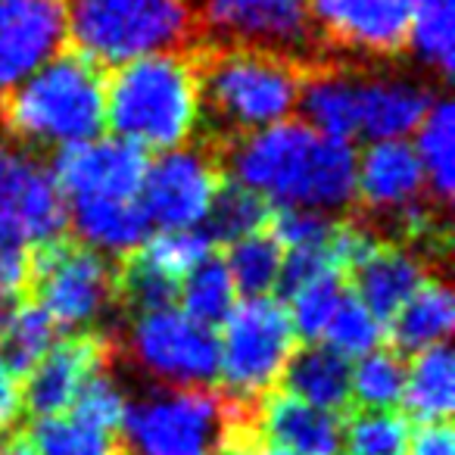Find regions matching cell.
Returning a JSON list of instances; mask_svg holds the SVG:
<instances>
[{
    "label": "cell",
    "mask_w": 455,
    "mask_h": 455,
    "mask_svg": "<svg viewBox=\"0 0 455 455\" xmlns=\"http://www.w3.org/2000/svg\"><path fill=\"white\" fill-rule=\"evenodd\" d=\"M237 184L266 196L275 209H309L331 215L355 200V150L306 122H281L215 153Z\"/></svg>",
    "instance_id": "1"
},
{
    "label": "cell",
    "mask_w": 455,
    "mask_h": 455,
    "mask_svg": "<svg viewBox=\"0 0 455 455\" xmlns=\"http://www.w3.org/2000/svg\"><path fill=\"white\" fill-rule=\"evenodd\" d=\"M194 57L200 82V113L212 125L209 150L287 122L297 109L309 66L291 57L250 47H200Z\"/></svg>",
    "instance_id": "2"
},
{
    "label": "cell",
    "mask_w": 455,
    "mask_h": 455,
    "mask_svg": "<svg viewBox=\"0 0 455 455\" xmlns=\"http://www.w3.org/2000/svg\"><path fill=\"white\" fill-rule=\"evenodd\" d=\"M200 122V82L190 53H153L107 78V125L140 150H175Z\"/></svg>",
    "instance_id": "3"
},
{
    "label": "cell",
    "mask_w": 455,
    "mask_h": 455,
    "mask_svg": "<svg viewBox=\"0 0 455 455\" xmlns=\"http://www.w3.org/2000/svg\"><path fill=\"white\" fill-rule=\"evenodd\" d=\"M4 125L28 144L72 147L107 128V72L78 51H63L0 97Z\"/></svg>",
    "instance_id": "4"
},
{
    "label": "cell",
    "mask_w": 455,
    "mask_h": 455,
    "mask_svg": "<svg viewBox=\"0 0 455 455\" xmlns=\"http://www.w3.org/2000/svg\"><path fill=\"white\" fill-rule=\"evenodd\" d=\"M241 427H259V409L219 390H153L128 403L119 455H212Z\"/></svg>",
    "instance_id": "5"
},
{
    "label": "cell",
    "mask_w": 455,
    "mask_h": 455,
    "mask_svg": "<svg viewBox=\"0 0 455 455\" xmlns=\"http://www.w3.org/2000/svg\"><path fill=\"white\" fill-rule=\"evenodd\" d=\"M72 51L100 69L153 53H181L200 32L188 0H69Z\"/></svg>",
    "instance_id": "6"
},
{
    "label": "cell",
    "mask_w": 455,
    "mask_h": 455,
    "mask_svg": "<svg viewBox=\"0 0 455 455\" xmlns=\"http://www.w3.org/2000/svg\"><path fill=\"white\" fill-rule=\"evenodd\" d=\"M221 334L225 337L219 340V393L259 409L262 399L278 390L284 365L297 349L287 306L275 297L247 299L225 318Z\"/></svg>",
    "instance_id": "7"
},
{
    "label": "cell",
    "mask_w": 455,
    "mask_h": 455,
    "mask_svg": "<svg viewBox=\"0 0 455 455\" xmlns=\"http://www.w3.org/2000/svg\"><path fill=\"white\" fill-rule=\"evenodd\" d=\"M28 299L78 334L116 306V266L69 237L28 247Z\"/></svg>",
    "instance_id": "8"
},
{
    "label": "cell",
    "mask_w": 455,
    "mask_h": 455,
    "mask_svg": "<svg viewBox=\"0 0 455 455\" xmlns=\"http://www.w3.org/2000/svg\"><path fill=\"white\" fill-rule=\"evenodd\" d=\"M128 355L156 390H212L219 380V337L178 309L134 315Z\"/></svg>",
    "instance_id": "9"
},
{
    "label": "cell",
    "mask_w": 455,
    "mask_h": 455,
    "mask_svg": "<svg viewBox=\"0 0 455 455\" xmlns=\"http://www.w3.org/2000/svg\"><path fill=\"white\" fill-rule=\"evenodd\" d=\"M203 22L215 47H250L291 57L306 66L315 60L318 28L309 0H206Z\"/></svg>",
    "instance_id": "10"
},
{
    "label": "cell",
    "mask_w": 455,
    "mask_h": 455,
    "mask_svg": "<svg viewBox=\"0 0 455 455\" xmlns=\"http://www.w3.org/2000/svg\"><path fill=\"white\" fill-rule=\"evenodd\" d=\"M221 181L225 178L212 150H169L147 165L138 203L150 228L194 231L206 219Z\"/></svg>",
    "instance_id": "11"
},
{
    "label": "cell",
    "mask_w": 455,
    "mask_h": 455,
    "mask_svg": "<svg viewBox=\"0 0 455 455\" xmlns=\"http://www.w3.org/2000/svg\"><path fill=\"white\" fill-rule=\"evenodd\" d=\"M0 225L20 247L66 237L69 212L51 169L0 144Z\"/></svg>",
    "instance_id": "12"
},
{
    "label": "cell",
    "mask_w": 455,
    "mask_h": 455,
    "mask_svg": "<svg viewBox=\"0 0 455 455\" xmlns=\"http://www.w3.org/2000/svg\"><path fill=\"white\" fill-rule=\"evenodd\" d=\"M147 150L122 138H94L53 156L51 175L63 200H138L147 175Z\"/></svg>",
    "instance_id": "13"
},
{
    "label": "cell",
    "mask_w": 455,
    "mask_h": 455,
    "mask_svg": "<svg viewBox=\"0 0 455 455\" xmlns=\"http://www.w3.org/2000/svg\"><path fill=\"white\" fill-rule=\"evenodd\" d=\"M69 44L66 0H0V97Z\"/></svg>",
    "instance_id": "14"
},
{
    "label": "cell",
    "mask_w": 455,
    "mask_h": 455,
    "mask_svg": "<svg viewBox=\"0 0 455 455\" xmlns=\"http://www.w3.org/2000/svg\"><path fill=\"white\" fill-rule=\"evenodd\" d=\"M116 359V340L103 331H78L53 343L51 353L28 371L22 387V405L38 418H53L72 409L78 390L91 374L109 368Z\"/></svg>",
    "instance_id": "15"
},
{
    "label": "cell",
    "mask_w": 455,
    "mask_h": 455,
    "mask_svg": "<svg viewBox=\"0 0 455 455\" xmlns=\"http://www.w3.org/2000/svg\"><path fill=\"white\" fill-rule=\"evenodd\" d=\"M315 28L337 47L393 57L409 44L411 0H309Z\"/></svg>",
    "instance_id": "16"
},
{
    "label": "cell",
    "mask_w": 455,
    "mask_h": 455,
    "mask_svg": "<svg viewBox=\"0 0 455 455\" xmlns=\"http://www.w3.org/2000/svg\"><path fill=\"white\" fill-rule=\"evenodd\" d=\"M421 159L405 140H374L362 159H355V194L371 212H405L421 203Z\"/></svg>",
    "instance_id": "17"
},
{
    "label": "cell",
    "mask_w": 455,
    "mask_h": 455,
    "mask_svg": "<svg viewBox=\"0 0 455 455\" xmlns=\"http://www.w3.org/2000/svg\"><path fill=\"white\" fill-rule=\"evenodd\" d=\"M343 421V415L306 405L284 390H272L259 403L262 440L293 455H340Z\"/></svg>",
    "instance_id": "18"
},
{
    "label": "cell",
    "mask_w": 455,
    "mask_h": 455,
    "mask_svg": "<svg viewBox=\"0 0 455 455\" xmlns=\"http://www.w3.org/2000/svg\"><path fill=\"white\" fill-rule=\"evenodd\" d=\"M349 278L355 281L353 293L362 299V306L387 328L390 318L411 299V293L427 281V266L403 243L384 241L371 250L362 266L353 268Z\"/></svg>",
    "instance_id": "19"
},
{
    "label": "cell",
    "mask_w": 455,
    "mask_h": 455,
    "mask_svg": "<svg viewBox=\"0 0 455 455\" xmlns=\"http://www.w3.org/2000/svg\"><path fill=\"white\" fill-rule=\"evenodd\" d=\"M349 374H353V368L343 355H337L328 347L309 343L303 349H293L291 362L284 365V374L278 380V390L306 405L347 418L349 405H353Z\"/></svg>",
    "instance_id": "20"
},
{
    "label": "cell",
    "mask_w": 455,
    "mask_h": 455,
    "mask_svg": "<svg viewBox=\"0 0 455 455\" xmlns=\"http://www.w3.org/2000/svg\"><path fill=\"white\" fill-rule=\"evenodd\" d=\"M359 91L362 82L355 76L337 72L328 63L309 66L299 91L306 125L328 138L349 140L359 132Z\"/></svg>",
    "instance_id": "21"
},
{
    "label": "cell",
    "mask_w": 455,
    "mask_h": 455,
    "mask_svg": "<svg viewBox=\"0 0 455 455\" xmlns=\"http://www.w3.org/2000/svg\"><path fill=\"white\" fill-rule=\"evenodd\" d=\"M434 107L430 91L415 82H362L359 132L374 140H403L424 122Z\"/></svg>",
    "instance_id": "22"
},
{
    "label": "cell",
    "mask_w": 455,
    "mask_h": 455,
    "mask_svg": "<svg viewBox=\"0 0 455 455\" xmlns=\"http://www.w3.org/2000/svg\"><path fill=\"white\" fill-rule=\"evenodd\" d=\"M455 322V299L446 281L427 278L411 299L390 318V340L399 355L421 353L449 340Z\"/></svg>",
    "instance_id": "23"
},
{
    "label": "cell",
    "mask_w": 455,
    "mask_h": 455,
    "mask_svg": "<svg viewBox=\"0 0 455 455\" xmlns=\"http://www.w3.org/2000/svg\"><path fill=\"white\" fill-rule=\"evenodd\" d=\"M72 225L84 247L122 256L150 237V221L138 200H78L72 203Z\"/></svg>",
    "instance_id": "24"
},
{
    "label": "cell",
    "mask_w": 455,
    "mask_h": 455,
    "mask_svg": "<svg viewBox=\"0 0 455 455\" xmlns=\"http://www.w3.org/2000/svg\"><path fill=\"white\" fill-rule=\"evenodd\" d=\"M411 421L421 427L427 424H449L455 409V359L446 343L421 349L405 371L403 399Z\"/></svg>",
    "instance_id": "25"
},
{
    "label": "cell",
    "mask_w": 455,
    "mask_h": 455,
    "mask_svg": "<svg viewBox=\"0 0 455 455\" xmlns=\"http://www.w3.org/2000/svg\"><path fill=\"white\" fill-rule=\"evenodd\" d=\"M57 343V324L35 299H16L0 315V362L16 380L28 378L35 365Z\"/></svg>",
    "instance_id": "26"
},
{
    "label": "cell",
    "mask_w": 455,
    "mask_h": 455,
    "mask_svg": "<svg viewBox=\"0 0 455 455\" xmlns=\"http://www.w3.org/2000/svg\"><path fill=\"white\" fill-rule=\"evenodd\" d=\"M272 203L266 196L253 194L247 190L243 184L237 181H221L219 190H215V200L206 212V231L203 235L215 243H231L235 241H243V237L256 235L262 228L268 225L272 219Z\"/></svg>",
    "instance_id": "27"
},
{
    "label": "cell",
    "mask_w": 455,
    "mask_h": 455,
    "mask_svg": "<svg viewBox=\"0 0 455 455\" xmlns=\"http://www.w3.org/2000/svg\"><path fill=\"white\" fill-rule=\"evenodd\" d=\"M418 138V159L424 178H430V194L449 206L455 188V109L449 100H434Z\"/></svg>",
    "instance_id": "28"
},
{
    "label": "cell",
    "mask_w": 455,
    "mask_h": 455,
    "mask_svg": "<svg viewBox=\"0 0 455 455\" xmlns=\"http://www.w3.org/2000/svg\"><path fill=\"white\" fill-rule=\"evenodd\" d=\"M178 299H181V312L190 322L203 324L212 331L215 324H225V318L235 312L237 291L235 281L228 275L225 259L209 256L206 262L194 268L178 287Z\"/></svg>",
    "instance_id": "29"
},
{
    "label": "cell",
    "mask_w": 455,
    "mask_h": 455,
    "mask_svg": "<svg viewBox=\"0 0 455 455\" xmlns=\"http://www.w3.org/2000/svg\"><path fill=\"white\" fill-rule=\"evenodd\" d=\"M281 262H284L281 243L268 231H256L228 247L225 268L235 281L237 293H243L247 299H259L278 287Z\"/></svg>",
    "instance_id": "30"
},
{
    "label": "cell",
    "mask_w": 455,
    "mask_h": 455,
    "mask_svg": "<svg viewBox=\"0 0 455 455\" xmlns=\"http://www.w3.org/2000/svg\"><path fill=\"white\" fill-rule=\"evenodd\" d=\"M409 362L396 349H371L349 374V393L359 411H390L403 399Z\"/></svg>",
    "instance_id": "31"
},
{
    "label": "cell",
    "mask_w": 455,
    "mask_h": 455,
    "mask_svg": "<svg viewBox=\"0 0 455 455\" xmlns=\"http://www.w3.org/2000/svg\"><path fill=\"white\" fill-rule=\"evenodd\" d=\"M411 424L399 411H355L343 421L340 455H409Z\"/></svg>",
    "instance_id": "32"
},
{
    "label": "cell",
    "mask_w": 455,
    "mask_h": 455,
    "mask_svg": "<svg viewBox=\"0 0 455 455\" xmlns=\"http://www.w3.org/2000/svg\"><path fill=\"white\" fill-rule=\"evenodd\" d=\"M409 41L443 76L455 63V0H411Z\"/></svg>",
    "instance_id": "33"
},
{
    "label": "cell",
    "mask_w": 455,
    "mask_h": 455,
    "mask_svg": "<svg viewBox=\"0 0 455 455\" xmlns=\"http://www.w3.org/2000/svg\"><path fill=\"white\" fill-rule=\"evenodd\" d=\"M28 436L38 455H119V443L113 434L88 427L72 415L38 418Z\"/></svg>",
    "instance_id": "34"
},
{
    "label": "cell",
    "mask_w": 455,
    "mask_h": 455,
    "mask_svg": "<svg viewBox=\"0 0 455 455\" xmlns=\"http://www.w3.org/2000/svg\"><path fill=\"white\" fill-rule=\"evenodd\" d=\"M387 337V328L362 306V299L353 291L343 293L328 331H324V347L334 349L343 359H362Z\"/></svg>",
    "instance_id": "35"
},
{
    "label": "cell",
    "mask_w": 455,
    "mask_h": 455,
    "mask_svg": "<svg viewBox=\"0 0 455 455\" xmlns=\"http://www.w3.org/2000/svg\"><path fill=\"white\" fill-rule=\"evenodd\" d=\"M212 241L203 231H159L156 237H147L138 247V253L150 262L156 272L181 284L200 262L212 256Z\"/></svg>",
    "instance_id": "36"
},
{
    "label": "cell",
    "mask_w": 455,
    "mask_h": 455,
    "mask_svg": "<svg viewBox=\"0 0 455 455\" xmlns=\"http://www.w3.org/2000/svg\"><path fill=\"white\" fill-rule=\"evenodd\" d=\"M343 293H347V287H343V275H328V278L312 281L309 287H303V291L293 293L291 309H287L291 324H293V334L303 337L306 343L322 340L324 331H328V324H331V318H334L337 306H340Z\"/></svg>",
    "instance_id": "37"
},
{
    "label": "cell",
    "mask_w": 455,
    "mask_h": 455,
    "mask_svg": "<svg viewBox=\"0 0 455 455\" xmlns=\"http://www.w3.org/2000/svg\"><path fill=\"white\" fill-rule=\"evenodd\" d=\"M125 409H128L125 393L116 384L109 368H103V371L91 374L88 384L78 390L76 403H72V418L94 430H103V434H116L122 427Z\"/></svg>",
    "instance_id": "38"
},
{
    "label": "cell",
    "mask_w": 455,
    "mask_h": 455,
    "mask_svg": "<svg viewBox=\"0 0 455 455\" xmlns=\"http://www.w3.org/2000/svg\"><path fill=\"white\" fill-rule=\"evenodd\" d=\"M337 225L331 215L309 212V209H272L268 219V235L281 243V250H315V247H331L337 235Z\"/></svg>",
    "instance_id": "39"
},
{
    "label": "cell",
    "mask_w": 455,
    "mask_h": 455,
    "mask_svg": "<svg viewBox=\"0 0 455 455\" xmlns=\"http://www.w3.org/2000/svg\"><path fill=\"white\" fill-rule=\"evenodd\" d=\"M22 411V387L0 362V436L10 434Z\"/></svg>",
    "instance_id": "40"
},
{
    "label": "cell",
    "mask_w": 455,
    "mask_h": 455,
    "mask_svg": "<svg viewBox=\"0 0 455 455\" xmlns=\"http://www.w3.org/2000/svg\"><path fill=\"white\" fill-rule=\"evenodd\" d=\"M409 455H455V436L449 424H427L418 430Z\"/></svg>",
    "instance_id": "41"
},
{
    "label": "cell",
    "mask_w": 455,
    "mask_h": 455,
    "mask_svg": "<svg viewBox=\"0 0 455 455\" xmlns=\"http://www.w3.org/2000/svg\"><path fill=\"white\" fill-rule=\"evenodd\" d=\"M266 449H268V443L262 440L259 427H241L228 436L212 455H266Z\"/></svg>",
    "instance_id": "42"
},
{
    "label": "cell",
    "mask_w": 455,
    "mask_h": 455,
    "mask_svg": "<svg viewBox=\"0 0 455 455\" xmlns=\"http://www.w3.org/2000/svg\"><path fill=\"white\" fill-rule=\"evenodd\" d=\"M0 455H38V449H35L28 430L13 427L10 434L0 436Z\"/></svg>",
    "instance_id": "43"
},
{
    "label": "cell",
    "mask_w": 455,
    "mask_h": 455,
    "mask_svg": "<svg viewBox=\"0 0 455 455\" xmlns=\"http://www.w3.org/2000/svg\"><path fill=\"white\" fill-rule=\"evenodd\" d=\"M7 306H13V303H10V299L4 297V293H0V315H4V312H7Z\"/></svg>",
    "instance_id": "44"
}]
</instances>
